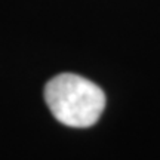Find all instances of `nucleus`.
<instances>
[{
  "mask_svg": "<svg viewBox=\"0 0 160 160\" xmlns=\"http://www.w3.org/2000/svg\"><path fill=\"white\" fill-rule=\"evenodd\" d=\"M45 99L53 117L65 126L89 128L105 108V95L93 82L82 76L64 73L48 82Z\"/></svg>",
  "mask_w": 160,
  "mask_h": 160,
  "instance_id": "1",
  "label": "nucleus"
}]
</instances>
